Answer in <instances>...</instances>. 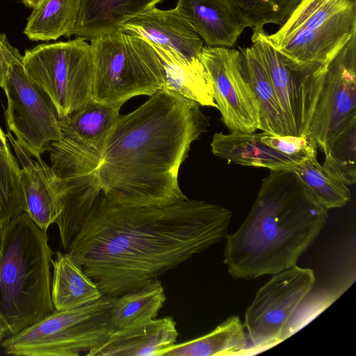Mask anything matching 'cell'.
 I'll list each match as a JSON object with an SVG mask.
<instances>
[{"label":"cell","mask_w":356,"mask_h":356,"mask_svg":"<svg viewBox=\"0 0 356 356\" xmlns=\"http://www.w3.org/2000/svg\"><path fill=\"white\" fill-rule=\"evenodd\" d=\"M83 218L65 252L103 295L118 297L220 242L232 212L220 204L186 200L131 207L81 186Z\"/></svg>","instance_id":"1"},{"label":"cell","mask_w":356,"mask_h":356,"mask_svg":"<svg viewBox=\"0 0 356 356\" xmlns=\"http://www.w3.org/2000/svg\"><path fill=\"white\" fill-rule=\"evenodd\" d=\"M200 106L160 89L120 115L97 167L79 176L118 204L157 206L186 200L178 184L179 170L191 145L210 125Z\"/></svg>","instance_id":"2"},{"label":"cell","mask_w":356,"mask_h":356,"mask_svg":"<svg viewBox=\"0 0 356 356\" xmlns=\"http://www.w3.org/2000/svg\"><path fill=\"white\" fill-rule=\"evenodd\" d=\"M327 220L328 209L314 200L296 172L270 170L245 220L225 238L229 274L251 280L296 266Z\"/></svg>","instance_id":"3"},{"label":"cell","mask_w":356,"mask_h":356,"mask_svg":"<svg viewBox=\"0 0 356 356\" xmlns=\"http://www.w3.org/2000/svg\"><path fill=\"white\" fill-rule=\"evenodd\" d=\"M0 315L10 335L55 311L50 268L53 251L47 232L25 212L1 228Z\"/></svg>","instance_id":"4"},{"label":"cell","mask_w":356,"mask_h":356,"mask_svg":"<svg viewBox=\"0 0 356 356\" xmlns=\"http://www.w3.org/2000/svg\"><path fill=\"white\" fill-rule=\"evenodd\" d=\"M90 41L95 67L92 99L122 106L135 96L149 97L163 88L162 62L144 38L117 31Z\"/></svg>","instance_id":"5"},{"label":"cell","mask_w":356,"mask_h":356,"mask_svg":"<svg viewBox=\"0 0 356 356\" xmlns=\"http://www.w3.org/2000/svg\"><path fill=\"white\" fill-rule=\"evenodd\" d=\"M115 299L103 295L84 305L55 310L18 333L8 336L1 346L6 354L17 356L86 355L115 331L110 321Z\"/></svg>","instance_id":"6"},{"label":"cell","mask_w":356,"mask_h":356,"mask_svg":"<svg viewBox=\"0 0 356 356\" xmlns=\"http://www.w3.org/2000/svg\"><path fill=\"white\" fill-rule=\"evenodd\" d=\"M355 33V0H302L268 38L296 63L327 66Z\"/></svg>","instance_id":"7"},{"label":"cell","mask_w":356,"mask_h":356,"mask_svg":"<svg viewBox=\"0 0 356 356\" xmlns=\"http://www.w3.org/2000/svg\"><path fill=\"white\" fill-rule=\"evenodd\" d=\"M22 64L26 74L50 99L59 120L92 98L93 56L90 44L82 38L27 49Z\"/></svg>","instance_id":"8"},{"label":"cell","mask_w":356,"mask_h":356,"mask_svg":"<svg viewBox=\"0 0 356 356\" xmlns=\"http://www.w3.org/2000/svg\"><path fill=\"white\" fill-rule=\"evenodd\" d=\"M252 29L251 46L270 79L289 134L309 135L311 120L327 66L296 63L273 47L264 27Z\"/></svg>","instance_id":"9"},{"label":"cell","mask_w":356,"mask_h":356,"mask_svg":"<svg viewBox=\"0 0 356 356\" xmlns=\"http://www.w3.org/2000/svg\"><path fill=\"white\" fill-rule=\"evenodd\" d=\"M316 282L312 269L296 265L273 275L246 310L243 325L252 346L243 355L264 352L282 342L289 321Z\"/></svg>","instance_id":"10"},{"label":"cell","mask_w":356,"mask_h":356,"mask_svg":"<svg viewBox=\"0 0 356 356\" xmlns=\"http://www.w3.org/2000/svg\"><path fill=\"white\" fill-rule=\"evenodd\" d=\"M3 89L8 131L34 158H40L51 143L62 138V133L52 103L26 74L20 52L9 67Z\"/></svg>","instance_id":"11"},{"label":"cell","mask_w":356,"mask_h":356,"mask_svg":"<svg viewBox=\"0 0 356 356\" xmlns=\"http://www.w3.org/2000/svg\"><path fill=\"white\" fill-rule=\"evenodd\" d=\"M199 58L210 83L221 120L230 131L254 133L259 129V107L245 79L239 51L203 47Z\"/></svg>","instance_id":"12"},{"label":"cell","mask_w":356,"mask_h":356,"mask_svg":"<svg viewBox=\"0 0 356 356\" xmlns=\"http://www.w3.org/2000/svg\"><path fill=\"white\" fill-rule=\"evenodd\" d=\"M356 118V36L329 63L309 135L325 154L336 136Z\"/></svg>","instance_id":"13"},{"label":"cell","mask_w":356,"mask_h":356,"mask_svg":"<svg viewBox=\"0 0 356 356\" xmlns=\"http://www.w3.org/2000/svg\"><path fill=\"white\" fill-rule=\"evenodd\" d=\"M22 165L19 182L24 212L44 232L55 223L61 210L65 181L42 159L34 158L8 131L6 134Z\"/></svg>","instance_id":"14"},{"label":"cell","mask_w":356,"mask_h":356,"mask_svg":"<svg viewBox=\"0 0 356 356\" xmlns=\"http://www.w3.org/2000/svg\"><path fill=\"white\" fill-rule=\"evenodd\" d=\"M119 31L140 36L147 42L170 49L187 61L200 60L202 39L175 8L156 7L123 23Z\"/></svg>","instance_id":"15"},{"label":"cell","mask_w":356,"mask_h":356,"mask_svg":"<svg viewBox=\"0 0 356 356\" xmlns=\"http://www.w3.org/2000/svg\"><path fill=\"white\" fill-rule=\"evenodd\" d=\"M175 8L207 46L232 47L250 27L234 0H178Z\"/></svg>","instance_id":"16"},{"label":"cell","mask_w":356,"mask_h":356,"mask_svg":"<svg viewBox=\"0 0 356 356\" xmlns=\"http://www.w3.org/2000/svg\"><path fill=\"white\" fill-rule=\"evenodd\" d=\"M356 280L355 239L348 238L340 247L329 277L316 282L289 321L282 341L302 329L337 300Z\"/></svg>","instance_id":"17"},{"label":"cell","mask_w":356,"mask_h":356,"mask_svg":"<svg viewBox=\"0 0 356 356\" xmlns=\"http://www.w3.org/2000/svg\"><path fill=\"white\" fill-rule=\"evenodd\" d=\"M179 332L171 316L148 319L115 330L86 356H159L176 343Z\"/></svg>","instance_id":"18"},{"label":"cell","mask_w":356,"mask_h":356,"mask_svg":"<svg viewBox=\"0 0 356 356\" xmlns=\"http://www.w3.org/2000/svg\"><path fill=\"white\" fill-rule=\"evenodd\" d=\"M211 147L215 156L244 166L294 171L300 162L262 143L259 133H216Z\"/></svg>","instance_id":"19"},{"label":"cell","mask_w":356,"mask_h":356,"mask_svg":"<svg viewBox=\"0 0 356 356\" xmlns=\"http://www.w3.org/2000/svg\"><path fill=\"white\" fill-rule=\"evenodd\" d=\"M164 0H80L74 32L90 40L119 31L128 19L145 13Z\"/></svg>","instance_id":"20"},{"label":"cell","mask_w":356,"mask_h":356,"mask_svg":"<svg viewBox=\"0 0 356 356\" xmlns=\"http://www.w3.org/2000/svg\"><path fill=\"white\" fill-rule=\"evenodd\" d=\"M242 73L259 107V129L275 136L289 135L270 79L252 46L239 47ZM290 136V135H289Z\"/></svg>","instance_id":"21"},{"label":"cell","mask_w":356,"mask_h":356,"mask_svg":"<svg viewBox=\"0 0 356 356\" xmlns=\"http://www.w3.org/2000/svg\"><path fill=\"white\" fill-rule=\"evenodd\" d=\"M149 43L163 64V88L194 101L200 106L217 108L207 71L200 60L191 63L170 49Z\"/></svg>","instance_id":"22"},{"label":"cell","mask_w":356,"mask_h":356,"mask_svg":"<svg viewBox=\"0 0 356 356\" xmlns=\"http://www.w3.org/2000/svg\"><path fill=\"white\" fill-rule=\"evenodd\" d=\"M51 266V296L55 310L84 305L103 296L97 285L65 252H57Z\"/></svg>","instance_id":"23"},{"label":"cell","mask_w":356,"mask_h":356,"mask_svg":"<svg viewBox=\"0 0 356 356\" xmlns=\"http://www.w3.org/2000/svg\"><path fill=\"white\" fill-rule=\"evenodd\" d=\"M248 337L240 318L232 316L213 330L181 343H173L159 356H232L243 355Z\"/></svg>","instance_id":"24"},{"label":"cell","mask_w":356,"mask_h":356,"mask_svg":"<svg viewBox=\"0 0 356 356\" xmlns=\"http://www.w3.org/2000/svg\"><path fill=\"white\" fill-rule=\"evenodd\" d=\"M79 3L80 0H43L33 8L24 33L32 41L70 38L74 35Z\"/></svg>","instance_id":"25"},{"label":"cell","mask_w":356,"mask_h":356,"mask_svg":"<svg viewBox=\"0 0 356 356\" xmlns=\"http://www.w3.org/2000/svg\"><path fill=\"white\" fill-rule=\"evenodd\" d=\"M166 300L158 278L116 297L110 321L115 330L137 322L156 318Z\"/></svg>","instance_id":"26"},{"label":"cell","mask_w":356,"mask_h":356,"mask_svg":"<svg viewBox=\"0 0 356 356\" xmlns=\"http://www.w3.org/2000/svg\"><path fill=\"white\" fill-rule=\"evenodd\" d=\"M317 154L301 160L294 172L314 200L327 209L345 206L351 198L349 188L316 159Z\"/></svg>","instance_id":"27"},{"label":"cell","mask_w":356,"mask_h":356,"mask_svg":"<svg viewBox=\"0 0 356 356\" xmlns=\"http://www.w3.org/2000/svg\"><path fill=\"white\" fill-rule=\"evenodd\" d=\"M356 118L350 121L330 144L323 167L346 185L356 181Z\"/></svg>","instance_id":"28"},{"label":"cell","mask_w":356,"mask_h":356,"mask_svg":"<svg viewBox=\"0 0 356 356\" xmlns=\"http://www.w3.org/2000/svg\"><path fill=\"white\" fill-rule=\"evenodd\" d=\"M19 166L0 152V228L24 212Z\"/></svg>","instance_id":"29"},{"label":"cell","mask_w":356,"mask_h":356,"mask_svg":"<svg viewBox=\"0 0 356 356\" xmlns=\"http://www.w3.org/2000/svg\"><path fill=\"white\" fill-rule=\"evenodd\" d=\"M302 0H234L251 29L282 26Z\"/></svg>","instance_id":"30"},{"label":"cell","mask_w":356,"mask_h":356,"mask_svg":"<svg viewBox=\"0 0 356 356\" xmlns=\"http://www.w3.org/2000/svg\"><path fill=\"white\" fill-rule=\"evenodd\" d=\"M260 140L266 145L300 161L317 154V145L310 135L305 136H275L259 133Z\"/></svg>","instance_id":"31"},{"label":"cell","mask_w":356,"mask_h":356,"mask_svg":"<svg viewBox=\"0 0 356 356\" xmlns=\"http://www.w3.org/2000/svg\"><path fill=\"white\" fill-rule=\"evenodd\" d=\"M19 51L8 42L5 33H0V87L3 88L9 67Z\"/></svg>","instance_id":"32"},{"label":"cell","mask_w":356,"mask_h":356,"mask_svg":"<svg viewBox=\"0 0 356 356\" xmlns=\"http://www.w3.org/2000/svg\"><path fill=\"white\" fill-rule=\"evenodd\" d=\"M7 140L8 138L6 134L0 128V152L10 161H17V159L13 155L9 149Z\"/></svg>","instance_id":"33"},{"label":"cell","mask_w":356,"mask_h":356,"mask_svg":"<svg viewBox=\"0 0 356 356\" xmlns=\"http://www.w3.org/2000/svg\"><path fill=\"white\" fill-rule=\"evenodd\" d=\"M10 335L9 327L0 315V343L1 342L8 336Z\"/></svg>","instance_id":"34"},{"label":"cell","mask_w":356,"mask_h":356,"mask_svg":"<svg viewBox=\"0 0 356 356\" xmlns=\"http://www.w3.org/2000/svg\"><path fill=\"white\" fill-rule=\"evenodd\" d=\"M42 1L43 0H22L26 6L32 8L37 7Z\"/></svg>","instance_id":"35"},{"label":"cell","mask_w":356,"mask_h":356,"mask_svg":"<svg viewBox=\"0 0 356 356\" xmlns=\"http://www.w3.org/2000/svg\"><path fill=\"white\" fill-rule=\"evenodd\" d=\"M1 228H0V249H1Z\"/></svg>","instance_id":"36"}]
</instances>
